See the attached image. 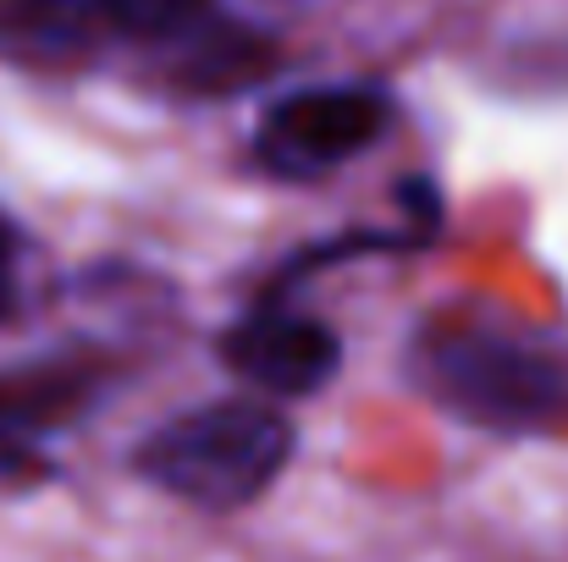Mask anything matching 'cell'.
Here are the masks:
<instances>
[{"label":"cell","mask_w":568,"mask_h":562,"mask_svg":"<svg viewBox=\"0 0 568 562\" xmlns=\"http://www.w3.org/2000/svg\"><path fill=\"white\" fill-rule=\"evenodd\" d=\"M414 386L475 430H541L568 413V359L480 320H436L408 343Z\"/></svg>","instance_id":"cell-1"},{"label":"cell","mask_w":568,"mask_h":562,"mask_svg":"<svg viewBox=\"0 0 568 562\" xmlns=\"http://www.w3.org/2000/svg\"><path fill=\"white\" fill-rule=\"evenodd\" d=\"M17 226L0 215V320L17 315Z\"/></svg>","instance_id":"cell-9"},{"label":"cell","mask_w":568,"mask_h":562,"mask_svg":"<svg viewBox=\"0 0 568 562\" xmlns=\"http://www.w3.org/2000/svg\"><path fill=\"white\" fill-rule=\"evenodd\" d=\"M221 365L265 397H315L343 370V343L326 320L276 309L265 298L221 337Z\"/></svg>","instance_id":"cell-4"},{"label":"cell","mask_w":568,"mask_h":562,"mask_svg":"<svg viewBox=\"0 0 568 562\" xmlns=\"http://www.w3.org/2000/svg\"><path fill=\"white\" fill-rule=\"evenodd\" d=\"M89 397V380L78 375H0V474L28 480L39 474V441L44 430L67 425Z\"/></svg>","instance_id":"cell-5"},{"label":"cell","mask_w":568,"mask_h":562,"mask_svg":"<svg viewBox=\"0 0 568 562\" xmlns=\"http://www.w3.org/2000/svg\"><path fill=\"white\" fill-rule=\"evenodd\" d=\"M100 22L139 44H172L210 17V0H94Z\"/></svg>","instance_id":"cell-8"},{"label":"cell","mask_w":568,"mask_h":562,"mask_svg":"<svg viewBox=\"0 0 568 562\" xmlns=\"http://www.w3.org/2000/svg\"><path fill=\"white\" fill-rule=\"evenodd\" d=\"M287 458H293V425L271 402L226 397L155 425L139 441L133 469L189 508L237 513L276 486Z\"/></svg>","instance_id":"cell-2"},{"label":"cell","mask_w":568,"mask_h":562,"mask_svg":"<svg viewBox=\"0 0 568 562\" xmlns=\"http://www.w3.org/2000/svg\"><path fill=\"white\" fill-rule=\"evenodd\" d=\"M94 0H0V55L28 67H72L94 50Z\"/></svg>","instance_id":"cell-6"},{"label":"cell","mask_w":568,"mask_h":562,"mask_svg":"<svg viewBox=\"0 0 568 562\" xmlns=\"http://www.w3.org/2000/svg\"><path fill=\"white\" fill-rule=\"evenodd\" d=\"M183 50L178 61V83H189L193 94H226V89H243L265 61H271V44L248 28H232V22H215V11L189 28L183 39H172Z\"/></svg>","instance_id":"cell-7"},{"label":"cell","mask_w":568,"mask_h":562,"mask_svg":"<svg viewBox=\"0 0 568 562\" xmlns=\"http://www.w3.org/2000/svg\"><path fill=\"white\" fill-rule=\"evenodd\" d=\"M386 133V94L376 89H293L282 94L254 133V161L271 177H326L365 155Z\"/></svg>","instance_id":"cell-3"}]
</instances>
